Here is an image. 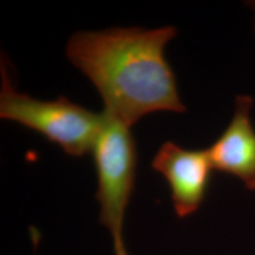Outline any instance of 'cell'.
<instances>
[{"label":"cell","mask_w":255,"mask_h":255,"mask_svg":"<svg viewBox=\"0 0 255 255\" xmlns=\"http://www.w3.org/2000/svg\"><path fill=\"white\" fill-rule=\"evenodd\" d=\"M175 36L176 28L170 25L77 32L70 38L66 57L92 82L105 110L131 128L156 111L186 113L176 77L164 57Z\"/></svg>","instance_id":"cell-1"},{"label":"cell","mask_w":255,"mask_h":255,"mask_svg":"<svg viewBox=\"0 0 255 255\" xmlns=\"http://www.w3.org/2000/svg\"><path fill=\"white\" fill-rule=\"evenodd\" d=\"M0 117L40 133L72 157L92 152L104 121L103 113H92L65 97L40 101L18 92L4 58L1 60Z\"/></svg>","instance_id":"cell-2"},{"label":"cell","mask_w":255,"mask_h":255,"mask_svg":"<svg viewBox=\"0 0 255 255\" xmlns=\"http://www.w3.org/2000/svg\"><path fill=\"white\" fill-rule=\"evenodd\" d=\"M103 127L92 149L97 173L100 222L113 238L115 255H128L123 223L136 180V142L130 127L104 109Z\"/></svg>","instance_id":"cell-3"},{"label":"cell","mask_w":255,"mask_h":255,"mask_svg":"<svg viewBox=\"0 0 255 255\" xmlns=\"http://www.w3.org/2000/svg\"><path fill=\"white\" fill-rule=\"evenodd\" d=\"M151 168L163 175L169 183L178 218H187L200 208L214 169L207 149L191 150L174 142H165L156 152Z\"/></svg>","instance_id":"cell-4"},{"label":"cell","mask_w":255,"mask_h":255,"mask_svg":"<svg viewBox=\"0 0 255 255\" xmlns=\"http://www.w3.org/2000/svg\"><path fill=\"white\" fill-rule=\"evenodd\" d=\"M253 104L251 96H238L231 122L207 149L213 168L239 178L250 190H255V129L251 116Z\"/></svg>","instance_id":"cell-5"},{"label":"cell","mask_w":255,"mask_h":255,"mask_svg":"<svg viewBox=\"0 0 255 255\" xmlns=\"http://www.w3.org/2000/svg\"><path fill=\"white\" fill-rule=\"evenodd\" d=\"M248 4H250L248 6H250V7L253 9L254 13H255V1H251V2H248Z\"/></svg>","instance_id":"cell-6"}]
</instances>
